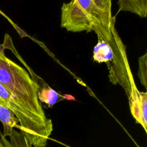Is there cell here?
I'll list each match as a JSON object with an SVG mask.
<instances>
[{"mask_svg": "<svg viewBox=\"0 0 147 147\" xmlns=\"http://www.w3.org/2000/svg\"><path fill=\"white\" fill-rule=\"evenodd\" d=\"M0 44V83L49 137L53 130L38 98V85L26 69L7 57Z\"/></svg>", "mask_w": 147, "mask_h": 147, "instance_id": "cell-1", "label": "cell"}, {"mask_svg": "<svg viewBox=\"0 0 147 147\" xmlns=\"http://www.w3.org/2000/svg\"><path fill=\"white\" fill-rule=\"evenodd\" d=\"M115 24L111 0H71L61 7L60 26L68 32L96 33Z\"/></svg>", "mask_w": 147, "mask_h": 147, "instance_id": "cell-2", "label": "cell"}, {"mask_svg": "<svg viewBox=\"0 0 147 147\" xmlns=\"http://www.w3.org/2000/svg\"><path fill=\"white\" fill-rule=\"evenodd\" d=\"M113 55L107 63L110 81L114 84H119L125 90L128 100L134 97L139 91L136 87L131 72L126 53V47L121 41L116 29L112 38Z\"/></svg>", "mask_w": 147, "mask_h": 147, "instance_id": "cell-3", "label": "cell"}, {"mask_svg": "<svg viewBox=\"0 0 147 147\" xmlns=\"http://www.w3.org/2000/svg\"><path fill=\"white\" fill-rule=\"evenodd\" d=\"M131 113L136 122L140 124L147 133V93L142 92L138 99L129 104Z\"/></svg>", "mask_w": 147, "mask_h": 147, "instance_id": "cell-4", "label": "cell"}, {"mask_svg": "<svg viewBox=\"0 0 147 147\" xmlns=\"http://www.w3.org/2000/svg\"><path fill=\"white\" fill-rule=\"evenodd\" d=\"M0 121L3 127L2 135L5 137H9L14 128L20 129L19 122L14 113L7 107L0 104Z\"/></svg>", "mask_w": 147, "mask_h": 147, "instance_id": "cell-5", "label": "cell"}, {"mask_svg": "<svg viewBox=\"0 0 147 147\" xmlns=\"http://www.w3.org/2000/svg\"><path fill=\"white\" fill-rule=\"evenodd\" d=\"M118 11H129L141 18L147 15V0H118Z\"/></svg>", "mask_w": 147, "mask_h": 147, "instance_id": "cell-6", "label": "cell"}, {"mask_svg": "<svg viewBox=\"0 0 147 147\" xmlns=\"http://www.w3.org/2000/svg\"><path fill=\"white\" fill-rule=\"evenodd\" d=\"M0 147H35L33 146L26 137L20 131L13 129L11 134L5 137L0 130ZM41 147H47L41 146Z\"/></svg>", "mask_w": 147, "mask_h": 147, "instance_id": "cell-7", "label": "cell"}, {"mask_svg": "<svg viewBox=\"0 0 147 147\" xmlns=\"http://www.w3.org/2000/svg\"><path fill=\"white\" fill-rule=\"evenodd\" d=\"M37 84L38 85V98L40 103H44L48 107H52L59 100L64 99V97L60 96L44 82H42L41 84Z\"/></svg>", "mask_w": 147, "mask_h": 147, "instance_id": "cell-8", "label": "cell"}, {"mask_svg": "<svg viewBox=\"0 0 147 147\" xmlns=\"http://www.w3.org/2000/svg\"><path fill=\"white\" fill-rule=\"evenodd\" d=\"M138 76L141 84L147 89V53L146 52L138 58Z\"/></svg>", "mask_w": 147, "mask_h": 147, "instance_id": "cell-9", "label": "cell"}, {"mask_svg": "<svg viewBox=\"0 0 147 147\" xmlns=\"http://www.w3.org/2000/svg\"><path fill=\"white\" fill-rule=\"evenodd\" d=\"M0 14H1V15H2V16H3L5 18H6V19L7 20V21H9V22L11 24V25H12V26H13V27H14V28L17 30V32H18V33L21 35V32H22L21 30L20 29H19V28L17 27V25H16V24H14V22H13V21H12L9 18V17H7V16H6V15L3 13V11H2L1 10H0Z\"/></svg>", "mask_w": 147, "mask_h": 147, "instance_id": "cell-10", "label": "cell"}]
</instances>
